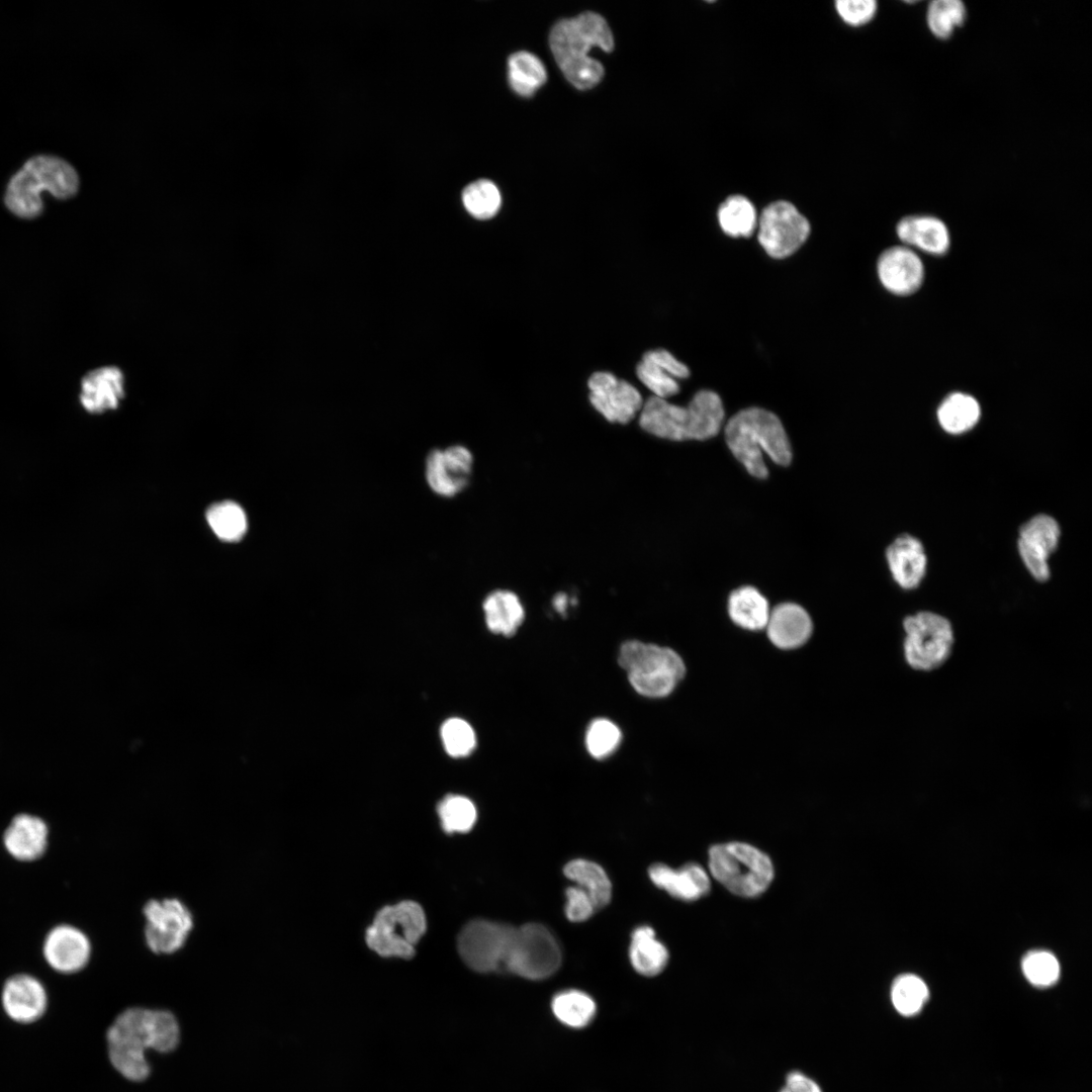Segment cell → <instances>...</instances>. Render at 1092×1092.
Here are the masks:
<instances>
[{
  "mask_svg": "<svg viewBox=\"0 0 1092 1092\" xmlns=\"http://www.w3.org/2000/svg\"><path fill=\"white\" fill-rule=\"evenodd\" d=\"M106 1041L113 1068L127 1080L139 1082L151 1071L145 1052L174 1050L179 1041V1025L169 1011L132 1007L114 1019Z\"/></svg>",
  "mask_w": 1092,
  "mask_h": 1092,
  "instance_id": "obj_1",
  "label": "cell"
},
{
  "mask_svg": "<svg viewBox=\"0 0 1092 1092\" xmlns=\"http://www.w3.org/2000/svg\"><path fill=\"white\" fill-rule=\"evenodd\" d=\"M552 55L565 78L577 89H590L604 76L602 64L590 58L594 47L604 52L614 49V37L605 18L586 11L558 21L551 29Z\"/></svg>",
  "mask_w": 1092,
  "mask_h": 1092,
  "instance_id": "obj_2",
  "label": "cell"
},
{
  "mask_svg": "<svg viewBox=\"0 0 1092 1092\" xmlns=\"http://www.w3.org/2000/svg\"><path fill=\"white\" fill-rule=\"evenodd\" d=\"M725 441L734 457L756 478L768 475L763 454L772 462L787 466L792 461V449L781 420L761 407L739 411L727 422Z\"/></svg>",
  "mask_w": 1092,
  "mask_h": 1092,
  "instance_id": "obj_3",
  "label": "cell"
},
{
  "mask_svg": "<svg viewBox=\"0 0 1092 1092\" xmlns=\"http://www.w3.org/2000/svg\"><path fill=\"white\" fill-rule=\"evenodd\" d=\"M725 411L718 393L698 391L688 405L681 406L652 395L640 411L639 425L650 435L670 441H703L716 436Z\"/></svg>",
  "mask_w": 1092,
  "mask_h": 1092,
  "instance_id": "obj_4",
  "label": "cell"
},
{
  "mask_svg": "<svg viewBox=\"0 0 1092 1092\" xmlns=\"http://www.w3.org/2000/svg\"><path fill=\"white\" fill-rule=\"evenodd\" d=\"M79 176L64 159L37 155L28 159L11 177L4 194L8 210L20 218H35L43 210L41 192L58 199H69L79 190Z\"/></svg>",
  "mask_w": 1092,
  "mask_h": 1092,
  "instance_id": "obj_5",
  "label": "cell"
},
{
  "mask_svg": "<svg viewBox=\"0 0 1092 1092\" xmlns=\"http://www.w3.org/2000/svg\"><path fill=\"white\" fill-rule=\"evenodd\" d=\"M618 663L633 689L649 698L668 696L686 674L685 662L673 649L636 640L622 644Z\"/></svg>",
  "mask_w": 1092,
  "mask_h": 1092,
  "instance_id": "obj_6",
  "label": "cell"
},
{
  "mask_svg": "<svg viewBox=\"0 0 1092 1092\" xmlns=\"http://www.w3.org/2000/svg\"><path fill=\"white\" fill-rule=\"evenodd\" d=\"M708 856L712 877L734 895L757 897L774 879L771 859L751 844L739 841L715 844Z\"/></svg>",
  "mask_w": 1092,
  "mask_h": 1092,
  "instance_id": "obj_7",
  "label": "cell"
},
{
  "mask_svg": "<svg viewBox=\"0 0 1092 1092\" xmlns=\"http://www.w3.org/2000/svg\"><path fill=\"white\" fill-rule=\"evenodd\" d=\"M903 656L909 667L929 672L942 666L950 657L956 637L951 622L944 616L919 611L902 622Z\"/></svg>",
  "mask_w": 1092,
  "mask_h": 1092,
  "instance_id": "obj_8",
  "label": "cell"
},
{
  "mask_svg": "<svg viewBox=\"0 0 1092 1092\" xmlns=\"http://www.w3.org/2000/svg\"><path fill=\"white\" fill-rule=\"evenodd\" d=\"M427 928L420 904L401 901L380 909L366 930L367 945L381 957L411 959Z\"/></svg>",
  "mask_w": 1092,
  "mask_h": 1092,
  "instance_id": "obj_9",
  "label": "cell"
},
{
  "mask_svg": "<svg viewBox=\"0 0 1092 1092\" xmlns=\"http://www.w3.org/2000/svg\"><path fill=\"white\" fill-rule=\"evenodd\" d=\"M517 927L475 919L460 931L457 948L463 962L479 973L507 972Z\"/></svg>",
  "mask_w": 1092,
  "mask_h": 1092,
  "instance_id": "obj_10",
  "label": "cell"
},
{
  "mask_svg": "<svg viewBox=\"0 0 1092 1092\" xmlns=\"http://www.w3.org/2000/svg\"><path fill=\"white\" fill-rule=\"evenodd\" d=\"M560 946L551 931L540 923L517 927L507 972L530 980L552 976L561 965Z\"/></svg>",
  "mask_w": 1092,
  "mask_h": 1092,
  "instance_id": "obj_11",
  "label": "cell"
},
{
  "mask_svg": "<svg viewBox=\"0 0 1092 1092\" xmlns=\"http://www.w3.org/2000/svg\"><path fill=\"white\" fill-rule=\"evenodd\" d=\"M757 240L766 254L783 259L794 254L808 239L810 222L786 200L765 206L757 220Z\"/></svg>",
  "mask_w": 1092,
  "mask_h": 1092,
  "instance_id": "obj_12",
  "label": "cell"
},
{
  "mask_svg": "<svg viewBox=\"0 0 1092 1092\" xmlns=\"http://www.w3.org/2000/svg\"><path fill=\"white\" fill-rule=\"evenodd\" d=\"M143 914L146 943L156 953L169 954L180 949L193 928L190 910L175 898L151 900Z\"/></svg>",
  "mask_w": 1092,
  "mask_h": 1092,
  "instance_id": "obj_13",
  "label": "cell"
},
{
  "mask_svg": "<svg viewBox=\"0 0 1092 1092\" xmlns=\"http://www.w3.org/2000/svg\"><path fill=\"white\" fill-rule=\"evenodd\" d=\"M472 467L473 455L466 446L435 448L425 459V479L435 494L454 497L468 486Z\"/></svg>",
  "mask_w": 1092,
  "mask_h": 1092,
  "instance_id": "obj_14",
  "label": "cell"
},
{
  "mask_svg": "<svg viewBox=\"0 0 1092 1092\" xmlns=\"http://www.w3.org/2000/svg\"><path fill=\"white\" fill-rule=\"evenodd\" d=\"M587 386L592 405L610 423L626 425L643 406V398L637 388L610 372H595Z\"/></svg>",
  "mask_w": 1092,
  "mask_h": 1092,
  "instance_id": "obj_15",
  "label": "cell"
},
{
  "mask_svg": "<svg viewBox=\"0 0 1092 1092\" xmlns=\"http://www.w3.org/2000/svg\"><path fill=\"white\" fill-rule=\"evenodd\" d=\"M1061 530L1058 522L1051 516L1039 514L1019 529L1018 552L1025 567L1037 581H1046L1051 576L1048 559L1057 549Z\"/></svg>",
  "mask_w": 1092,
  "mask_h": 1092,
  "instance_id": "obj_16",
  "label": "cell"
},
{
  "mask_svg": "<svg viewBox=\"0 0 1092 1092\" xmlns=\"http://www.w3.org/2000/svg\"><path fill=\"white\" fill-rule=\"evenodd\" d=\"M42 952L47 963L55 971L73 974L88 964L91 944L82 930L69 924H61L46 936Z\"/></svg>",
  "mask_w": 1092,
  "mask_h": 1092,
  "instance_id": "obj_17",
  "label": "cell"
},
{
  "mask_svg": "<svg viewBox=\"0 0 1092 1092\" xmlns=\"http://www.w3.org/2000/svg\"><path fill=\"white\" fill-rule=\"evenodd\" d=\"M878 276L883 286L896 295H909L917 291L924 277L920 258L906 246L885 250L877 263Z\"/></svg>",
  "mask_w": 1092,
  "mask_h": 1092,
  "instance_id": "obj_18",
  "label": "cell"
},
{
  "mask_svg": "<svg viewBox=\"0 0 1092 1092\" xmlns=\"http://www.w3.org/2000/svg\"><path fill=\"white\" fill-rule=\"evenodd\" d=\"M636 375L654 396L666 399L679 392L677 379L688 378L690 369L667 350L657 349L642 356Z\"/></svg>",
  "mask_w": 1092,
  "mask_h": 1092,
  "instance_id": "obj_19",
  "label": "cell"
},
{
  "mask_svg": "<svg viewBox=\"0 0 1092 1092\" xmlns=\"http://www.w3.org/2000/svg\"><path fill=\"white\" fill-rule=\"evenodd\" d=\"M2 1006L14 1021L30 1023L47 1010L48 996L42 984L34 977L18 974L10 977L2 990Z\"/></svg>",
  "mask_w": 1092,
  "mask_h": 1092,
  "instance_id": "obj_20",
  "label": "cell"
},
{
  "mask_svg": "<svg viewBox=\"0 0 1092 1092\" xmlns=\"http://www.w3.org/2000/svg\"><path fill=\"white\" fill-rule=\"evenodd\" d=\"M124 396L122 371L104 366L87 373L81 381L80 404L89 414L115 410Z\"/></svg>",
  "mask_w": 1092,
  "mask_h": 1092,
  "instance_id": "obj_21",
  "label": "cell"
},
{
  "mask_svg": "<svg viewBox=\"0 0 1092 1092\" xmlns=\"http://www.w3.org/2000/svg\"><path fill=\"white\" fill-rule=\"evenodd\" d=\"M765 630L776 647L790 650L801 647L809 640L813 622L800 605L783 603L770 610Z\"/></svg>",
  "mask_w": 1092,
  "mask_h": 1092,
  "instance_id": "obj_22",
  "label": "cell"
},
{
  "mask_svg": "<svg viewBox=\"0 0 1092 1092\" xmlns=\"http://www.w3.org/2000/svg\"><path fill=\"white\" fill-rule=\"evenodd\" d=\"M649 878L658 888L682 901H696L711 889L707 872L698 863L689 862L674 870L664 863H654L648 870Z\"/></svg>",
  "mask_w": 1092,
  "mask_h": 1092,
  "instance_id": "obj_23",
  "label": "cell"
},
{
  "mask_svg": "<svg viewBox=\"0 0 1092 1092\" xmlns=\"http://www.w3.org/2000/svg\"><path fill=\"white\" fill-rule=\"evenodd\" d=\"M886 560L895 582L903 589H914L926 571V554L922 543L909 534L897 537L886 550Z\"/></svg>",
  "mask_w": 1092,
  "mask_h": 1092,
  "instance_id": "obj_24",
  "label": "cell"
},
{
  "mask_svg": "<svg viewBox=\"0 0 1092 1092\" xmlns=\"http://www.w3.org/2000/svg\"><path fill=\"white\" fill-rule=\"evenodd\" d=\"M896 234L904 245L936 256L945 254L950 245L948 228L933 215H906L898 221Z\"/></svg>",
  "mask_w": 1092,
  "mask_h": 1092,
  "instance_id": "obj_25",
  "label": "cell"
},
{
  "mask_svg": "<svg viewBox=\"0 0 1092 1092\" xmlns=\"http://www.w3.org/2000/svg\"><path fill=\"white\" fill-rule=\"evenodd\" d=\"M49 830L39 817L29 814L15 816L3 835L8 853L21 861H31L42 855L48 845Z\"/></svg>",
  "mask_w": 1092,
  "mask_h": 1092,
  "instance_id": "obj_26",
  "label": "cell"
},
{
  "mask_svg": "<svg viewBox=\"0 0 1092 1092\" xmlns=\"http://www.w3.org/2000/svg\"><path fill=\"white\" fill-rule=\"evenodd\" d=\"M769 613L766 598L753 586H741L729 595L728 615L736 626L744 630L765 629Z\"/></svg>",
  "mask_w": 1092,
  "mask_h": 1092,
  "instance_id": "obj_27",
  "label": "cell"
},
{
  "mask_svg": "<svg viewBox=\"0 0 1092 1092\" xmlns=\"http://www.w3.org/2000/svg\"><path fill=\"white\" fill-rule=\"evenodd\" d=\"M487 628L495 634L512 636L525 618V611L518 596L510 590L497 589L484 599L482 604Z\"/></svg>",
  "mask_w": 1092,
  "mask_h": 1092,
  "instance_id": "obj_28",
  "label": "cell"
},
{
  "mask_svg": "<svg viewBox=\"0 0 1092 1092\" xmlns=\"http://www.w3.org/2000/svg\"><path fill=\"white\" fill-rule=\"evenodd\" d=\"M629 954L635 971L646 977L661 973L668 962L666 947L656 939L649 926H640L633 931Z\"/></svg>",
  "mask_w": 1092,
  "mask_h": 1092,
  "instance_id": "obj_29",
  "label": "cell"
},
{
  "mask_svg": "<svg viewBox=\"0 0 1092 1092\" xmlns=\"http://www.w3.org/2000/svg\"><path fill=\"white\" fill-rule=\"evenodd\" d=\"M564 875L589 896L595 909L604 908L612 898V884L604 869L590 860L577 858L564 867Z\"/></svg>",
  "mask_w": 1092,
  "mask_h": 1092,
  "instance_id": "obj_30",
  "label": "cell"
},
{
  "mask_svg": "<svg viewBox=\"0 0 1092 1092\" xmlns=\"http://www.w3.org/2000/svg\"><path fill=\"white\" fill-rule=\"evenodd\" d=\"M981 407L970 394L953 392L946 396L937 410L940 427L949 434L959 435L971 430L978 423Z\"/></svg>",
  "mask_w": 1092,
  "mask_h": 1092,
  "instance_id": "obj_31",
  "label": "cell"
},
{
  "mask_svg": "<svg viewBox=\"0 0 1092 1092\" xmlns=\"http://www.w3.org/2000/svg\"><path fill=\"white\" fill-rule=\"evenodd\" d=\"M508 76L512 89L523 97L532 96L547 80L541 60L525 51L510 56Z\"/></svg>",
  "mask_w": 1092,
  "mask_h": 1092,
  "instance_id": "obj_32",
  "label": "cell"
},
{
  "mask_svg": "<svg viewBox=\"0 0 1092 1092\" xmlns=\"http://www.w3.org/2000/svg\"><path fill=\"white\" fill-rule=\"evenodd\" d=\"M721 230L733 238H747L757 228V213L753 203L743 195L727 197L717 213Z\"/></svg>",
  "mask_w": 1092,
  "mask_h": 1092,
  "instance_id": "obj_33",
  "label": "cell"
},
{
  "mask_svg": "<svg viewBox=\"0 0 1092 1092\" xmlns=\"http://www.w3.org/2000/svg\"><path fill=\"white\" fill-rule=\"evenodd\" d=\"M968 18V9L961 0H933L925 11L929 32L938 40H948Z\"/></svg>",
  "mask_w": 1092,
  "mask_h": 1092,
  "instance_id": "obj_34",
  "label": "cell"
},
{
  "mask_svg": "<svg viewBox=\"0 0 1092 1092\" xmlns=\"http://www.w3.org/2000/svg\"><path fill=\"white\" fill-rule=\"evenodd\" d=\"M555 1017L564 1025L582 1028L588 1025L597 1012L594 999L579 990H565L556 994L551 1001Z\"/></svg>",
  "mask_w": 1092,
  "mask_h": 1092,
  "instance_id": "obj_35",
  "label": "cell"
},
{
  "mask_svg": "<svg viewBox=\"0 0 1092 1092\" xmlns=\"http://www.w3.org/2000/svg\"><path fill=\"white\" fill-rule=\"evenodd\" d=\"M205 518L214 535L224 542L240 541L248 529L246 513L235 502L224 500L212 505Z\"/></svg>",
  "mask_w": 1092,
  "mask_h": 1092,
  "instance_id": "obj_36",
  "label": "cell"
},
{
  "mask_svg": "<svg viewBox=\"0 0 1092 1092\" xmlns=\"http://www.w3.org/2000/svg\"><path fill=\"white\" fill-rule=\"evenodd\" d=\"M442 828L447 833L468 832L476 822L474 804L466 797L449 795L437 807Z\"/></svg>",
  "mask_w": 1092,
  "mask_h": 1092,
  "instance_id": "obj_37",
  "label": "cell"
},
{
  "mask_svg": "<svg viewBox=\"0 0 1092 1092\" xmlns=\"http://www.w3.org/2000/svg\"><path fill=\"white\" fill-rule=\"evenodd\" d=\"M462 201L473 217L488 219L499 210L502 196L495 184L489 180L480 179L466 186L462 193Z\"/></svg>",
  "mask_w": 1092,
  "mask_h": 1092,
  "instance_id": "obj_38",
  "label": "cell"
},
{
  "mask_svg": "<svg viewBox=\"0 0 1092 1092\" xmlns=\"http://www.w3.org/2000/svg\"><path fill=\"white\" fill-rule=\"evenodd\" d=\"M928 988L919 977L907 974L898 977L892 986L891 999L895 1009L904 1016L918 1013L928 998Z\"/></svg>",
  "mask_w": 1092,
  "mask_h": 1092,
  "instance_id": "obj_39",
  "label": "cell"
},
{
  "mask_svg": "<svg viewBox=\"0 0 1092 1092\" xmlns=\"http://www.w3.org/2000/svg\"><path fill=\"white\" fill-rule=\"evenodd\" d=\"M620 729L610 720L597 719L590 723L585 734L589 754L598 759L610 755L621 741Z\"/></svg>",
  "mask_w": 1092,
  "mask_h": 1092,
  "instance_id": "obj_40",
  "label": "cell"
},
{
  "mask_svg": "<svg viewBox=\"0 0 1092 1092\" xmlns=\"http://www.w3.org/2000/svg\"><path fill=\"white\" fill-rule=\"evenodd\" d=\"M441 739L446 752L453 757L468 755L476 744L472 727L460 718H451L444 722Z\"/></svg>",
  "mask_w": 1092,
  "mask_h": 1092,
  "instance_id": "obj_41",
  "label": "cell"
},
{
  "mask_svg": "<svg viewBox=\"0 0 1092 1092\" xmlns=\"http://www.w3.org/2000/svg\"><path fill=\"white\" fill-rule=\"evenodd\" d=\"M1022 970L1026 979L1037 987L1051 986L1058 981L1060 976L1058 960L1044 950L1027 953L1022 961Z\"/></svg>",
  "mask_w": 1092,
  "mask_h": 1092,
  "instance_id": "obj_42",
  "label": "cell"
},
{
  "mask_svg": "<svg viewBox=\"0 0 1092 1092\" xmlns=\"http://www.w3.org/2000/svg\"><path fill=\"white\" fill-rule=\"evenodd\" d=\"M835 8L841 19L852 26L871 22L877 14L878 3L875 0H838Z\"/></svg>",
  "mask_w": 1092,
  "mask_h": 1092,
  "instance_id": "obj_43",
  "label": "cell"
},
{
  "mask_svg": "<svg viewBox=\"0 0 1092 1092\" xmlns=\"http://www.w3.org/2000/svg\"><path fill=\"white\" fill-rule=\"evenodd\" d=\"M565 914L570 921L581 922L588 919L594 913L595 906L588 894L580 887L566 889Z\"/></svg>",
  "mask_w": 1092,
  "mask_h": 1092,
  "instance_id": "obj_44",
  "label": "cell"
},
{
  "mask_svg": "<svg viewBox=\"0 0 1092 1092\" xmlns=\"http://www.w3.org/2000/svg\"><path fill=\"white\" fill-rule=\"evenodd\" d=\"M779 1092H823V1090L812 1077L794 1070L787 1074L784 1086Z\"/></svg>",
  "mask_w": 1092,
  "mask_h": 1092,
  "instance_id": "obj_45",
  "label": "cell"
},
{
  "mask_svg": "<svg viewBox=\"0 0 1092 1092\" xmlns=\"http://www.w3.org/2000/svg\"><path fill=\"white\" fill-rule=\"evenodd\" d=\"M565 599L566 598L564 596L558 595L557 598L554 600V606L559 612H563L565 609Z\"/></svg>",
  "mask_w": 1092,
  "mask_h": 1092,
  "instance_id": "obj_46",
  "label": "cell"
}]
</instances>
